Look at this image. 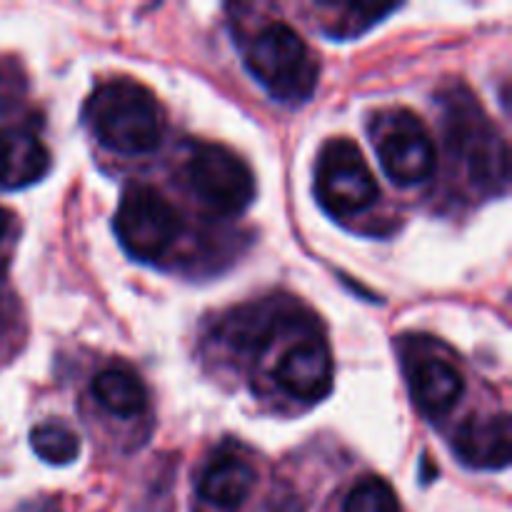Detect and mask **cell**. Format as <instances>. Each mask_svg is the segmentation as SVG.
Listing matches in <instances>:
<instances>
[{
	"instance_id": "cell-18",
	"label": "cell",
	"mask_w": 512,
	"mask_h": 512,
	"mask_svg": "<svg viewBox=\"0 0 512 512\" xmlns=\"http://www.w3.org/2000/svg\"><path fill=\"white\" fill-rule=\"evenodd\" d=\"M8 225H10V215H8V210L0 208V243H3L5 233H8Z\"/></svg>"
},
{
	"instance_id": "cell-16",
	"label": "cell",
	"mask_w": 512,
	"mask_h": 512,
	"mask_svg": "<svg viewBox=\"0 0 512 512\" xmlns=\"http://www.w3.org/2000/svg\"><path fill=\"white\" fill-rule=\"evenodd\" d=\"M13 173V153H10V130L0 133V188H10Z\"/></svg>"
},
{
	"instance_id": "cell-14",
	"label": "cell",
	"mask_w": 512,
	"mask_h": 512,
	"mask_svg": "<svg viewBox=\"0 0 512 512\" xmlns=\"http://www.w3.org/2000/svg\"><path fill=\"white\" fill-rule=\"evenodd\" d=\"M343 512H400V500L383 478H363L345 498Z\"/></svg>"
},
{
	"instance_id": "cell-15",
	"label": "cell",
	"mask_w": 512,
	"mask_h": 512,
	"mask_svg": "<svg viewBox=\"0 0 512 512\" xmlns=\"http://www.w3.org/2000/svg\"><path fill=\"white\" fill-rule=\"evenodd\" d=\"M20 90H23V78L15 75V65L0 60V110L8 108Z\"/></svg>"
},
{
	"instance_id": "cell-11",
	"label": "cell",
	"mask_w": 512,
	"mask_h": 512,
	"mask_svg": "<svg viewBox=\"0 0 512 512\" xmlns=\"http://www.w3.org/2000/svg\"><path fill=\"white\" fill-rule=\"evenodd\" d=\"M255 485V470L235 453H220L205 465L198 483L200 500L220 510H235L250 498Z\"/></svg>"
},
{
	"instance_id": "cell-7",
	"label": "cell",
	"mask_w": 512,
	"mask_h": 512,
	"mask_svg": "<svg viewBox=\"0 0 512 512\" xmlns=\"http://www.w3.org/2000/svg\"><path fill=\"white\" fill-rule=\"evenodd\" d=\"M380 188L358 143L335 138L323 145L315 163V198L333 218H350L373 208Z\"/></svg>"
},
{
	"instance_id": "cell-13",
	"label": "cell",
	"mask_w": 512,
	"mask_h": 512,
	"mask_svg": "<svg viewBox=\"0 0 512 512\" xmlns=\"http://www.w3.org/2000/svg\"><path fill=\"white\" fill-rule=\"evenodd\" d=\"M30 448L43 463L70 465L80 453V438L63 423H40L30 430Z\"/></svg>"
},
{
	"instance_id": "cell-17",
	"label": "cell",
	"mask_w": 512,
	"mask_h": 512,
	"mask_svg": "<svg viewBox=\"0 0 512 512\" xmlns=\"http://www.w3.org/2000/svg\"><path fill=\"white\" fill-rule=\"evenodd\" d=\"M13 313H15V303L10 295L0 293V335L13 325Z\"/></svg>"
},
{
	"instance_id": "cell-12",
	"label": "cell",
	"mask_w": 512,
	"mask_h": 512,
	"mask_svg": "<svg viewBox=\"0 0 512 512\" xmlns=\"http://www.w3.org/2000/svg\"><path fill=\"white\" fill-rule=\"evenodd\" d=\"M93 398L100 408L118 418H135L148 408V390L143 380L128 368H105L93 378Z\"/></svg>"
},
{
	"instance_id": "cell-4",
	"label": "cell",
	"mask_w": 512,
	"mask_h": 512,
	"mask_svg": "<svg viewBox=\"0 0 512 512\" xmlns=\"http://www.w3.org/2000/svg\"><path fill=\"white\" fill-rule=\"evenodd\" d=\"M180 170L195 200L213 215L230 218L243 213L255 195L253 170L238 153L220 143H190Z\"/></svg>"
},
{
	"instance_id": "cell-10",
	"label": "cell",
	"mask_w": 512,
	"mask_h": 512,
	"mask_svg": "<svg viewBox=\"0 0 512 512\" xmlns=\"http://www.w3.org/2000/svg\"><path fill=\"white\" fill-rule=\"evenodd\" d=\"M410 395L418 410L428 418H443L465 393L463 373L450 360L423 358L410 368Z\"/></svg>"
},
{
	"instance_id": "cell-1",
	"label": "cell",
	"mask_w": 512,
	"mask_h": 512,
	"mask_svg": "<svg viewBox=\"0 0 512 512\" xmlns=\"http://www.w3.org/2000/svg\"><path fill=\"white\" fill-rule=\"evenodd\" d=\"M83 118L95 138L120 155L153 153L163 140L158 100L133 78L100 83L85 100Z\"/></svg>"
},
{
	"instance_id": "cell-9",
	"label": "cell",
	"mask_w": 512,
	"mask_h": 512,
	"mask_svg": "<svg viewBox=\"0 0 512 512\" xmlns=\"http://www.w3.org/2000/svg\"><path fill=\"white\" fill-rule=\"evenodd\" d=\"M510 448L512 428L508 413L465 420L453 438V450L460 463L475 470L508 468Z\"/></svg>"
},
{
	"instance_id": "cell-5",
	"label": "cell",
	"mask_w": 512,
	"mask_h": 512,
	"mask_svg": "<svg viewBox=\"0 0 512 512\" xmlns=\"http://www.w3.org/2000/svg\"><path fill=\"white\" fill-rule=\"evenodd\" d=\"M370 138L385 175L400 188L425 183L435 173L433 135L418 113L408 108H383L370 120Z\"/></svg>"
},
{
	"instance_id": "cell-8",
	"label": "cell",
	"mask_w": 512,
	"mask_h": 512,
	"mask_svg": "<svg viewBox=\"0 0 512 512\" xmlns=\"http://www.w3.org/2000/svg\"><path fill=\"white\" fill-rule=\"evenodd\" d=\"M275 383L290 398L315 403L333 388V355L323 340H303L275 365Z\"/></svg>"
},
{
	"instance_id": "cell-2",
	"label": "cell",
	"mask_w": 512,
	"mask_h": 512,
	"mask_svg": "<svg viewBox=\"0 0 512 512\" xmlns=\"http://www.w3.org/2000/svg\"><path fill=\"white\" fill-rule=\"evenodd\" d=\"M445 140L453 160L465 168L468 178L488 193H505L510 178V155L503 135L480 108L478 98L463 85H453L443 95Z\"/></svg>"
},
{
	"instance_id": "cell-6",
	"label": "cell",
	"mask_w": 512,
	"mask_h": 512,
	"mask_svg": "<svg viewBox=\"0 0 512 512\" xmlns=\"http://www.w3.org/2000/svg\"><path fill=\"white\" fill-rule=\"evenodd\" d=\"M115 235L125 253L135 260H158L183 233V218L160 190L130 183L115 210Z\"/></svg>"
},
{
	"instance_id": "cell-3",
	"label": "cell",
	"mask_w": 512,
	"mask_h": 512,
	"mask_svg": "<svg viewBox=\"0 0 512 512\" xmlns=\"http://www.w3.org/2000/svg\"><path fill=\"white\" fill-rule=\"evenodd\" d=\"M245 65L280 103H303L318 85V63L313 53L298 30L280 20L263 25L250 38Z\"/></svg>"
}]
</instances>
